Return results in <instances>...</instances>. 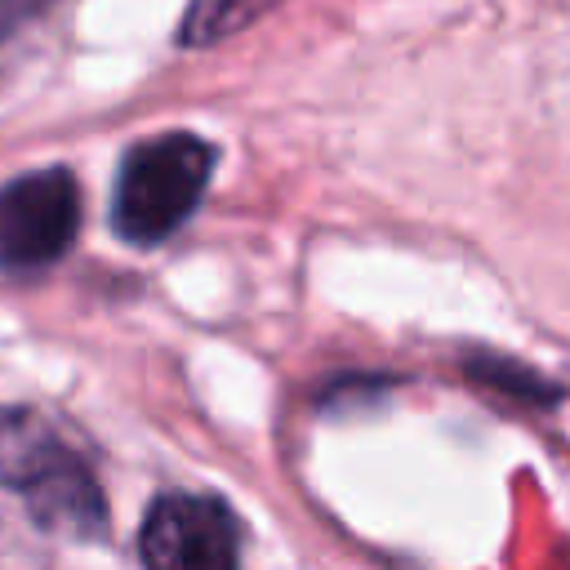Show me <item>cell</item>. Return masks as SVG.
<instances>
[{"instance_id": "6da1fadb", "label": "cell", "mask_w": 570, "mask_h": 570, "mask_svg": "<svg viewBox=\"0 0 570 570\" xmlns=\"http://www.w3.org/2000/svg\"><path fill=\"white\" fill-rule=\"evenodd\" d=\"M0 485L18 490L31 521L62 539H102L107 503L76 450L31 410L0 405Z\"/></svg>"}, {"instance_id": "7a4b0ae2", "label": "cell", "mask_w": 570, "mask_h": 570, "mask_svg": "<svg viewBox=\"0 0 570 570\" xmlns=\"http://www.w3.org/2000/svg\"><path fill=\"white\" fill-rule=\"evenodd\" d=\"M209 169H214V151L196 134H160L129 147L111 196L116 232L129 245H156L174 236L205 196Z\"/></svg>"}, {"instance_id": "3957f363", "label": "cell", "mask_w": 570, "mask_h": 570, "mask_svg": "<svg viewBox=\"0 0 570 570\" xmlns=\"http://www.w3.org/2000/svg\"><path fill=\"white\" fill-rule=\"evenodd\" d=\"M80 232V187L67 169H36L0 187V267L31 272L71 249Z\"/></svg>"}, {"instance_id": "277c9868", "label": "cell", "mask_w": 570, "mask_h": 570, "mask_svg": "<svg viewBox=\"0 0 570 570\" xmlns=\"http://www.w3.org/2000/svg\"><path fill=\"white\" fill-rule=\"evenodd\" d=\"M142 570H240L236 517L209 494H160L138 534Z\"/></svg>"}, {"instance_id": "5b68a950", "label": "cell", "mask_w": 570, "mask_h": 570, "mask_svg": "<svg viewBox=\"0 0 570 570\" xmlns=\"http://www.w3.org/2000/svg\"><path fill=\"white\" fill-rule=\"evenodd\" d=\"M272 4L281 0H187V13H183V27H178V40L187 49H200V45H218L236 31H245L249 22H258Z\"/></svg>"}, {"instance_id": "8992f818", "label": "cell", "mask_w": 570, "mask_h": 570, "mask_svg": "<svg viewBox=\"0 0 570 570\" xmlns=\"http://www.w3.org/2000/svg\"><path fill=\"white\" fill-rule=\"evenodd\" d=\"M18 13H22V0H0V40L18 27Z\"/></svg>"}]
</instances>
